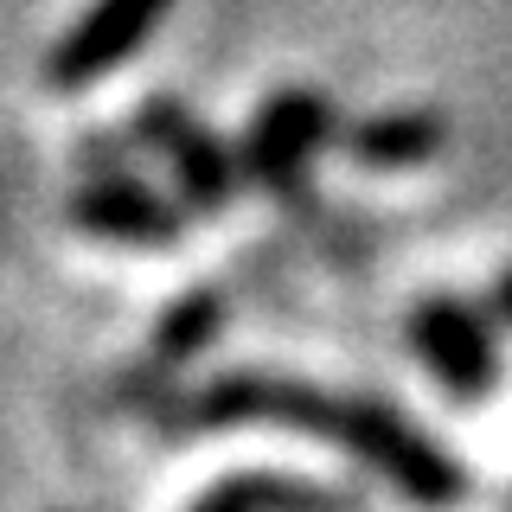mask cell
<instances>
[{"label":"cell","instance_id":"obj_5","mask_svg":"<svg viewBox=\"0 0 512 512\" xmlns=\"http://www.w3.org/2000/svg\"><path fill=\"white\" fill-rule=\"evenodd\" d=\"M410 346L423 359V372L442 384L455 404H480V397L500 391L506 359H500V333L493 314L480 301L461 295H423L410 308Z\"/></svg>","mask_w":512,"mask_h":512},{"label":"cell","instance_id":"obj_11","mask_svg":"<svg viewBox=\"0 0 512 512\" xmlns=\"http://www.w3.org/2000/svg\"><path fill=\"white\" fill-rule=\"evenodd\" d=\"M493 314L512 320V269H500V282H493Z\"/></svg>","mask_w":512,"mask_h":512},{"label":"cell","instance_id":"obj_6","mask_svg":"<svg viewBox=\"0 0 512 512\" xmlns=\"http://www.w3.org/2000/svg\"><path fill=\"white\" fill-rule=\"evenodd\" d=\"M224 327H231V295H224V288L199 282V288H186V295H173V308L154 320L141 359L116 378V404L135 410V416H154L173 391H180L186 365L205 359V352L224 340Z\"/></svg>","mask_w":512,"mask_h":512},{"label":"cell","instance_id":"obj_1","mask_svg":"<svg viewBox=\"0 0 512 512\" xmlns=\"http://www.w3.org/2000/svg\"><path fill=\"white\" fill-rule=\"evenodd\" d=\"M148 423L160 436H218V429H288V436L340 442L346 397L276 372H218L192 391H173Z\"/></svg>","mask_w":512,"mask_h":512},{"label":"cell","instance_id":"obj_3","mask_svg":"<svg viewBox=\"0 0 512 512\" xmlns=\"http://www.w3.org/2000/svg\"><path fill=\"white\" fill-rule=\"evenodd\" d=\"M340 448L359 455L378 480H391L397 493H410V500H423V506H448V500L468 493L461 461L448 455L429 429H416L397 404H384V397H346Z\"/></svg>","mask_w":512,"mask_h":512},{"label":"cell","instance_id":"obj_8","mask_svg":"<svg viewBox=\"0 0 512 512\" xmlns=\"http://www.w3.org/2000/svg\"><path fill=\"white\" fill-rule=\"evenodd\" d=\"M186 205L154 192L141 173L128 167H103V173H84V186L64 199V224L84 237H103V244H180L186 237Z\"/></svg>","mask_w":512,"mask_h":512},{"label":"cell","instance_id":"obj_7","mask_svg":"<svg viewBox=\"0 0 512 512\" xmlns=\"http://www.w3.org/2000/svg\"><path fill=\"white\" fill-rule=\"evenodd\" d=\"M173 7H180V0H90V7L64 26L52 58H45V84L52 90H90V84H103V77H116L122 64L167 26Z\"/></svg>","mask_w":512,"mask_h":512},{"label":"cell","instance_id":"obj_4","mask_svg":"<svg viewBox=\"0 0 512 512\" xmlns=\"http://www.w3.org/2000/svg\"><path fill=\"white\" fill-rule=\"evenodd\" d=\"M333 128H340V116H333L327 90H314V84L276 90L250 116L244 148H237L244 154L250 186H263L269 199H282V205H301V192H308V180H314V160L333 141Z\"/></svg>","mask_w":512,"mask_h":512},{"label":"cell","instance_id":"obj_9","mask_svg":"<svg viewBox=\"0 0 512 512\" xmlns=\"http://www.w3.org/2000/svg\"><path fill=\"white\" fill-rule=\"evenodd\" d=\"M346 148L372 173H410L448 148V122L436 109H378V116H359L346 128Z\"/></svg>","mask_w":512,"mask_h":512},{"label":"cell","instance_id":"obj_2","mask_svg":"<svg viewBox=\"0 0 512 512\" xmlns=\"http://www.w3.org/2000/svg\"><path fill=\"white\" fill-rule=\"evenodd\" d=\"M128 141H141V148H154L160 160H167L173 192H180V205L192 218H224L237 205V192H244V180H250L244 154H237L218 128L192 122V109L180 103V96H167V90L135 109Z\"/></svg>","mask_w":512,"mask_h":512},{"label":"cell","instance_id":"obj_10","mask_svg":"<svg viewBox=\"0 0 512 512\" xmlns=\"http://www.w3.org/2000/svg\"><path fill=\"white\" fill-rule=\"evenodd\" d=\"M199 506H256V512H269V506H295V512H333V506H346V493H333V487H314V480H288V474H237V480H218V487H205L199 493Z\"/></svg>","mask_w":512,"mask_h":512}]
</instances>
